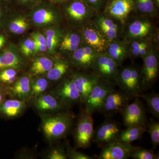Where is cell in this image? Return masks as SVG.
<instances>
[{
	"instance_id": "cell-36",
	"label": "cell",
	"mask_w": 159,
	"mask_h": 159,
	"mask_svg": "<svg viewBox=\"0 0 159 159\" xmlns=\"http://www.w3.org/2000/svg\"><path fill=\"white\" fill-rule=\"evenodd\" d=\"M31 37L34 39L36 44V53H45L48 51L47 42L45 36L43 33L39 31H34L29 34Z\"/></svg>"
},
{
	"instance_id": "cell-48",
	"label": "cell",
	"mask_w": 159,
	"mask_h": 159,
	"mask_svg": "<svg viewBox=\"0 0 159 159\" xmlns=\"http://www.w3.org/2000/svg\"><path fill=\"white\" fill-rule=\"evenodd\" d=\"M2 1L7 4L11 8L14 6V0H2Z\"/></svg>"
},
{
	"instance_id": "cell-18",
	"label": "cell",
	"mask_w": 159,
	"mask_h": 159,
	"mask_svg": "<svg viewBox=\"0 0 159 159\" xmlns=\"http://www.w3.org/2000/svg\"><path fill=\"white\" fill-rule=\"evenodd\" d=\"M58 99L65 107L81 102V97L71 77L63 80L57 89Z\"/></svg>"
},
{
	"instance_id": "cell-26",
	"label": "cell",
	"mask_w": 159,
	"mask_h": 159,
	"mask_svg": "<svg viewBox=\"0 0 159 159\" xmlns=\"http://www.w3.org/2000/svg\"><path fill=\"white\" fill-rule=\"evenodd\" d=\"M36 106L39 110L43 111H59L66 107L58 99L49 95L39 97L36 100Z\"/></svg>"
},
{
	"instance_id": "cell-4",
	"label": "cell",
	"mask_w": 159,
	"mask_h": 159,
	"mask_svg": "<svg viewBox=\"0 0 159 159\" xmlns=\"http://www.w3.org/2000/svg\"><path fill=\"white\" fill-rule=\"evenodd\" d=\"M73 120V116L68 112L61 113L46 118L43 121V130L49 139L62 138L70 129Z\"/></svg>"
},
{
	"instance_id": "cell-42",
	"label": "cell",
	"mask_w": 159,
	"mask_h": 159,
	"mask_svg": "<svg viewBox=\"0 0 159 159\" xmlns=\"http://www.w3.org/2000/svg\"><path fill=\"white\" fill-rule=\"evenodd\" d=\"M84 3L96 11H98L102 8L104 4L105 0H82Z\"/></svg>"
},
{
	"instance_id": "cell-15",
	"label": "cell",
	"mask_w": 159,
	"mask_h": 159,
	"mask_svg": "<svg viewBox=\"0 0 159 159\" xmlns=\"http://www.w3.org/2000/svg\"><path fill=\"white\" fill-rule=\"evenodd\" d=\"M99 53L85 44L72 53L71 62L79 70H90Z\"/></svg>"
},
{
	"instance_id": "cell-17",
	"label": "cell",
	"mask_w": 159,
	"mask_h": 159,
	"mask_svg": "<svg viewBox=\"0 0 159 159\" xmlns=\"http://www.w3.org/2000/svg\"><path fill=\"white\" fill-rule=\"evenodd\" d=\"M71 77L79 92L82 102H85L92 89L100 79L93 72L75 73Z\"/></svg>"
},
{
	"instance_id": "cell-21",
	"label": "cell",
	"mask_w": 159,
	"mask_h": 159,
	"mask_svg": "<svg viewBox=\"0 0 159 159\" xmlns=\"http://www.w3.org/2000/svg\"><path fill=\"white\" fill-rule=\"evenodd\" d=\"M153 29L152 24L148 20L136 19L127 27L126 36L129 39H142L150 34Z\"/></svg>"
},
{
	"instance_id": "cell-37",
	"label": "cell",
	"mask_w": 159,
	"mask_h": 159,
	"mask_svg": "<svg viewBox=\"0 0 159 159\" xmlns=\"http://www.w3.org/2000/svg\"><path fill=\"white\" fill-rule=\"evenodd\" d=\"M48 85V83L46 78L43 77L38 78L31 85V94L33 96H39L46 90Z\"/></svg>"
},
{
	"instance_id": "cell-24",
	"label": "cell",
	"mask_w": 159,
	"mask_h": 159,
	"mask_svg": "<svg viewBox=\"0 0 159 159\" xmlns=\"http://www.w3.org/2000/svg\"><path fill=\"white\" fill-rule=\"evenodd\" d=\"M105 51L119 66L121 65L128 55L127 48L125 44L119 42H107Z\"/></svg>"
},
{
	"instance_id": "cell-49",
	"label": "cell",
	"mask_w": 159,
	"mask_h": 159,
	"mask_svg": "<svg viewBox=\"0 0 159 159\" xmlns=\"http://www.w3.org/2000/svg\"><path fill=\"white\" fill-rule=\"evenodd\" d=\"M3 97H4V93L2 89L0 88V103L2 101Z\"/></svg>"
},
{
	"instance_id": "cell-50",
	"label": "cell",
	"mask_w": 159,
	"mask_h": 159,
	"mask_svg": "<svg viewBox=\"0 0 159 159\" xmlns=\"http://www.w3.org/2000/svg\"><path fill=\"white\" fill-rule=\"evenodd\" d=\"M155 4L157 6L159 7V0H153Z\"/></svg>"
},
{
	"instance_id": "cell-45",
	"label": "cell",
	"mask_w": 159,
	"mask_h": 159,
	"mask_svg": "<svg viewBox=\"0 0 159 159\" xmlns=\"http://www.w3.org/2000/svg\"><path fill=\"white\" fill-rule=\"evenodd\" d=\"M148 43L144 42L143 45H142V48H141V50L140 51V57L143 58L145 56V54L147 52V48H148Z\"/></svg>"
},
{
	"instance_id": "cell-41",
	"label": "cell",
	"mask_w": 159,
	"mask_h": 159,
	"mask_svg": "<svg viewBox=\"0 0 159 159\" xmlns=\"http://www.w3.org/2000/svg\"><path fill=\"white\" fill-rule=\"evenodd\" d=\"M68 156L70 158L72 159H93V157L89 156L83 152L68 148Z\"/></svg>"
},
{
	"instance_id": "cell-13",
	"label": "cell",
	"mask_w": 159,
	"mask_h": 159,
	"mask_svg": "<svg viewBox=\"0 0 159 159\" xmlns=\"http://www.w3.org/2000/svg\"><path fill=\"white\" fill-rule=\"evenodd\" d=\"M143 65L142 71V81L144 90L152 87L159 73V61L157 54L153 50H149L143 57Z\"/></svg>"
},
{
	"instance_id": "cell-39",
	"label": "cell",
	"mask_w": 159,
	"mask_h": 159,
	"mask_svg": "<svg viewBox=\"0 0 159 159\" xmlns=\"http://www.w3.org/2000/svg\"><path fill=\"white\" fill-rule=\"evenodd\" d=\"M44 0H14V6L23 10L29 11L41 3Z\"/></svg>"
},
{
	"instance_id": "cell-30",
	"label": "cell",
	"mask_w": 159,
	"mask_h": 159,
	"mask_svg": "<svg viewBox=\"0 0 159 159\" xmlns=\"http://www.w3.org/2000/svg\"><path fill=\"white\" fill-rule=\"evenodd\" d=\"M25 103L16 99H9L3 102L0 106V110L9 117H14L21 112Z\"/></svg>"
},
{
	"instance_id": "cell-9",
	"label": "cell",
	"mask_w": 159,
	"mask_h": 159,
	"mask_svg": "<svg viewBox=\"0 0 159 159\" xmlns=\"http://www.w3.org/2000/svg\"><path fill=\"white\" fill-rule=\"evenodd\" d=\"M139 97L135 98L133 102L128 104L121 112L124 126L140 125L147 128L148 119L145 107Z\"/></svg>"
},
{
	"instance_id": "cell-31",
	"label": "cell",
	"mask_w": 159,
	"mask_h": 159,
	"mask_svg": "<svg viewBox=\"0 0 159 159\" xmlns=\"http://www.w3.org/2000/svg\"><path fill=\"white\" fill-rule=\"evenodd\" d=\"M142 98L144 99L147 105V109L150 113L156 119L159 118V94L154 91L143 94Z\"/></svg>"
},
{
	"instance_id": "cell-23",
	"label": "cell",
	"mask_w": 159,
	"mask_h": 159,
	"mask_svg": "<svg viewBox=\"0 0 159 159\" xmlns=\"http://www.w3.org/2000/svg\"><path fill=\"white\" fill-rule=\"evenodd\" d=\"M82 42L81 35L75 31H69L64 34L58 48L62 53L72 54L80 46Z\"/></svg>"
},
{
	"instance_id": "cell-32",
	"label": "cell",
	"mask_w": 159,
	"mask_h": 159,
	"mask_svg": "<svg viewBox=\"0 0 159 159\" xmlns=\"http://www.w3.org/2000/svg\"><path fill=\"white\" fill-rule=\"evenodd\" d=\"M18 48L24 57H31L37 54L36 43L30 35L20 41Z\"/></svg>"
},
{
	"instance_id": "cell-22",
	"label": "cell",
	"mask_w": 159,
	"mask_h": 159,
	"mask_svg": "<svg viewBox=\"0 0 159 159\" xmlns=\"http://www.w3.org/2000/svg\"><path fill=\"white\" fill-rule=\"evenodd\" d=\"M43 30L47 42V52L49 54H54L58 48L64 33L59 26L50 27Z\"/></svg>"
},
{
	"instance_id": "cell-40",
	"label": "cell",
	"mask_w": 159,
	"mask_h": 159,
	"mask_svg": "<svg viewBox=\"0 0 159 159\" xmlns=\"http://www.w3.org/2000/svg\"><path fill=\"white\" fill-rule=\"evenodd\" d=\"M11 9L7 4L0 0V31H2Z\"/></svg>"
},
{
	"instance_id": "cell-6",
	"label": "cell",
	"mask_w": 159,
	"mask_h": 159,
	"mask_svg": "<svg viewBox=\"0 0 159 159\" xmlns=\"http://www.w3.org/2000/svg\"><path fill=\"white\" fill-rule=\"evenodd\" d=\"M118 66L117 62L107 53L103 52L99 53L91 69L100 79L116 84Z\"/></svg>"
},
{
	"instance_id": "cell-1",
	"label": "cell",
	"mask_w": 159,
	"mask_h": 159,
	"mask_svg": "<svg viewBox=\"0 0 159 159\" xmlns=\"http://www.w3.org/2000/svg\"><path fill=\"white\" fill-rule=\"evenodd\" d=\"M28 11L32 26L36 29L58 26L62 21V14L58 5L46 0Z\"/></svg>"
},
{
	"instance_id": "cell-2",
	"label": "cell",
	"mask_w": 159,
	"mask_h": 159,
	"mask_svg": "<svg viewBox=\"0 0 159 159\" xmlns=\"http://www.w3.org/2000/svg\"><path fill=\"white\" fill-rule=\"evenodd\" d=\"M116 84L131 99L142 97L144 94L142 71L137 67H126L119 70Z\"/></svg>"
},
{
	"instance_id": "cell-11",
	"label": "cell",
	"mask_w": 159,
	"mask_h": 159,
	"mask_svg": "<svg viewBox=\"0 0 159 159\" xmlns=\"http://www.w3.org/2000/svg\"><path fill=\"white\" fill-rule=\"evenodd\" d=\"M18 47L13 43H7L0 50V71L5 69H22L25 66V60Z\"/></svg>"
},
{
	"instance_id": "cell-14",
	"label": "cell",
	"mask_w": 159,
	"mask_h": 159,
	"mask_svg": "<svg viewBox=\"0 0 159 159\" xmlns=\"http://www.w3.org/2000/svg\"><path fill=\"white\" fill-rule=\"evenodd\" d=\"M134 8V0H110L104 11L108 17L124 23Z\"/></svg>"
},
{
	"instance_id": "cell-34",
	"label": "cell",
	"mask_w": 159,
	"mask_h": 159,
	"mask_svg": "<svg viewBox=\"0 0 159 159\" xmlns=\"http://www.w3.org/2000/svg\"><path fill=\"white\" fill-rule=\"evenodd\" d=\"M130 157L134 159H158L159 156L152 150L134 147L130 154Z\"/></svg>"
},
{
	"instance_id": "cell-46",
	"label": "cell",
	"mask_w": 159,
	"mask_h": 159,
	"mask_svg": "<svg viewBox=\"0 0 159 159\" xmlns=\"http://www.w3.org/2000/svg\"><path fill=\"white\" fill-rule=\"evenodd\" d=\"M7 43V39L5 34L0 33V50L5 47Z\"/></svg>"
},
{
	"instance_id": "cell-25",
	"label": "cell",
	"mask_w": 159,
	"mask_h": 159,
	"mask_svg": "<svg viewBox=\"0 0 159 159\" xmlns=\"http://www.w3.org/2000/svg\"><path fill=\"white\" fill-rule=\"evenodd\" d=\"M147 131V128L140 125H131L121 131L117 141L123 143L131 144L140 140L143 134Z\"/></svg>"
},
{
	"instance_id": "cell-43",
	"label": "cell",
	"mask_w": 159,
	"mask_h": 159,
	"mask_svg": "<svg viewBox=\"0 0 159 159\" xmlns=\"http://www.w3.org/2000/svg\"><path fill=\"white\" fill-rule=\"evenodd\" d=\"M67 154L61 148L54 149L51 152L48 156L51 159H66L67 158Z\"/></svg>"
},
{
	"instance_id": "cell-44",
	"label": "cell",
	"mask_w": 159,
	"mask_h": 159,
	"mask_svg": "<svg viewBox=\"0 0 159 159\" xmlns=\"http://www.w3.org/2000/svg\"><path fill=\"white\" fill-rule=\"evenodd\" d=\"M144 42L134 41L132 43L131 45V53L134 57H137L140 56V51Z\"/></svg>"
},
{
	"instance_id": "cell-27",
	"label": "cell",
	"mask_w": 159,
	"mask_h": 159,
	"mask_svg": "<svg viewBox=\"0 0 159 159\" xmlns=\"http://www.w3.org/2000/svg\"><path fill=\"white\" fill-rule=\"evenodd\" d=\"M70 64L63 59H57L54 61L53 66L47 73L48 79L52 81L61 79L68 73Z\"/></svg>"
},
{
	"instance_id": "cell-38",
	"label": "cell",
	"mask_w": 159,
	"mask_h": 159,
	"mask_svg": "<svg viewBox=\"0 0 159 159\" xmlns=\"http://www.w3.org/2000/svg\"><path fill=\"white\" fill-rule=\"evenodd\" d=\"M17 70L14 68L5 69L0 71V81L5 83H12L16 79Z\"/></svg>"
},
{
	"instance_id": "cell-8",
	"label": "cell",
	"mask_w": 159,
	"mask_h": 159,
	"mask_svg": "<svg viewBox=\"0 0 159 159\" xmlns=\"http://www.w3.org/2000/svg\"><path fill=\"white\" fill-rule=\"evenodd\" d=\"M32 26L28 12L12 10L11 9L2 31L9 35H23L28 32Z\"/></svg>"
},
{
	"instance_id": "cell-5",
	"label": "cell",
	"mask_w": 159,
	"mask_h": 159,
	"mask_svg": "<svg viewBox=\"0 0 159 159\" xmlns=\"http://www.w3.org/2000/svg\"><path fill=\"white\" fill-rule=\"evenodd\" d=\"M116 84L100 79L94 86L85 102L84 111L93 115L95 112L100 111L108 94L115 89Z\"/></svg>"
},
{
	"instance_id": "cell-29",
	"label": "cell",
	"mask_w": 159,
	"mask_h": 159,
	"mask_svg": "<svg viewBox=\"0 0 159 159\" xmlns=\"http://www.w3.org/2000/svg\"><path fill=\"white\" fill-rule=\"evenodd\" d=\"M11 90L13 94L20 98H25L31 91L30 78L26 75L20 77L14 82Z\"/></svg>"
},
{
	"instance_id": "cell-12",
	"label": "cell",
	"mask_w": 159,
	"mask_h": 159,
	"mask_svg": "<svg viewBox=\"0 0 159 159\" xmlns=\"http://www.w3.org/2000/svg\"><path fill=\"white\" fill-rule=\"evenodd\" d=\"M131 98L123 91L114 89L107 97L100 112L104 116H111L121 113L128 105Z\"/></svg>"
},
{
	"instance_id": "cell-19",
	"label": "cell",
	"mask_w": 159,
	"mask_h": 159,
	"mask_svg": "<svg viewBox=\"0 0 159 159\" xmlns=\"http://www.w3.org/2000/svg\"><path fill=\"white\" fill-rule=\"evenodd\" d=\"M82 40L99 53L105 51L107 41L97 28L90 26H84L81 30Z\"/></svg>"
},
{
	"instance_id": "cell-47",
	"label": "cell",
	"mask_w": 159,
	"mask_h": 159,
	"mask_svg": "<svg viewBox=\"0 0 159 159\" xmlns=\"http://www.w3.org/2000/svg\"><path fill=\"white\" fill-rule=\"evenodd\" d=\"M46 1L55 4V5H59L68 0H46Z\"/></svg>"
},
{
	"instance_id": "cell-35",
	"label": "cell",
	"mask_w": 159,
	"mask_h": 159,
	"mask_svg": "<svg viewBox=\"0 0 159 159\" xmlns=\"http://www.w3.org/2000/svg\"><path fill=\"white\" fill-rule=\"evenodd\" d=\"M135 8L143 14H154L156 11V5L153 0H134Z\"/></svg>"
},
{
	"instance_id": "cell-33",
	"label": "cell",
	"mask_w": 159,
	"mask_h": 159,
	"mask_svg": "<svg viewBox=\"0 0 159 159\" xmlns=\"http://www.w3.org/2000/svg\"><path fill=\"white\" fill-rule=\"evenodd\" d=\"M147 131L150 135L152 144L154 148L159 144V123L153 118H150L147 124Z\"/></svg>"
},
{
	"instance_id": "cell-16",
	"label": "cell",
	"mask_w": 159,
	"mask_h": 159,
	"mask_svg": "<svg viewBox=\"0 0 159 159\" xmlns=\"http://www.w3.org/2000/svg\"><path fill=\"white\" fill-rule=\"evenodd\" d=\"M134 147L131 144L116 141L102 147L98 159H127L130 158Z\"/></svg>"
},
{
	"instance_id": "cell-3",
	"label": "cell",
	"mask_w": 159,
	"mask_h": 159,
	"mask_svg": "<svg viewBox=\"0 0 159 159\" xmlns=\"http://www.w3.org/2000/svg\"><path fill=\"white\" fill-rule=\"evenodd\" d=\"M58 6L62 15L71 25L75 27L86 22L96 11L82 0H68Z\"/></svg>"
},
{
	"instance_id": "cell-7",
	"label": "cell",
	"mask_w": 159,
	"mask_h": 159,
	"mask_svg": "<svg viewBox=\"0 0 159 159\" xmlns=\"http://www.w3.org/2000/svg\"><path fill=\"white\" fill-rule=\"evenodd\" d=\"M92 115L84 111L78 120L74 137L76 145L79 148H87L91 146L95 133Z\"/></svg>"
},
{
	"instance_id": "cell-28",
	"label": "cell",
	"mask_w": 159,
	"mask_h": 159,
	"mask_svg": "<svg viewBox=\"0 0 159 159\" xmlns=\"http://www.w3.org/2000/svg\"><path fill=\"white\" fill-rule=\"evenodd\" d=\"M54 61L50 57L44 56H37L34 58L31 70L34 75L45 74L51 69Z\"/></svg>"
},
{
	"instance_id": "cell-20",
	"label": "cell",
	"mask_w": 159,
	"mask_h": 159,
	"mask_svg": "<svg viewBox=\"0 0 159 159\" xmlns=\"http://www.w3.org/2000/svg\"><path fill=\"white\" fill-rule=\"evenodd\" d=\"M94 24L107 42L114 41L118 36L119 25L113 19L105 14L97 16L94 20Z\"/></svg>"
},
{
	"instance_id": "cell-10",
	"label": "cell",
	"mask_w": 159,
	"mask_h": 159,
	"mask_svg": "<svg viewBox=\"0 0 159 159\" xmlns=\"http://www.w3.org/2000/svg\"><path fill=\"white\" fill-rule=\"evenodd\" d=\"M121 131L119 122L111 119H107L95 131L93 140L97 145L102 147L117 141Z\"/></svg>"
}]
</instances>
